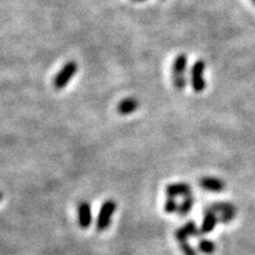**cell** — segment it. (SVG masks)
<instances>
[{
  "mask_svg": "<svg viewBox=\"0 0 255 255\" xmlns=\"http://www.w3.org/2000/svg\"><path fill=\"white\" fill-rule=\"evenodd\" d=\"M138 106H140V103H138V101L136 98H126L120 102V104L117 106V111L121 115L127 116L135 112L138 109Z\"/></svg>",
  "mask_w": 255,
  "mask_h": 255,
  "instance_id": "obj_10",
  "label": "cell"
},
{
  "mask_svg": "<svg viewBox=\"0 0 255 255\" xmlns=\"http://www.w3.org/2000/svg\"><path fill=\"white\" fill-rule=\"evenodd\" d=\"M198 249H200L201 253L211 255L215 252V245L211 240H201L198 242Z\"/></svg>",
  "mask_w": 255,
  "mask_h": 255,
  "instance_id": "obj_13",
  "label": "cell"
},
{
  "mask_svg": "<svg viewBox=\"0 0 255 255\" xmlns=\"http://www.w3.org/2000/svg\"><path fill=\"white\" fill-rule=\"evenodd\" d=\"M217 221H219V219H217L216 212L211 211V209H206L205 217H203L202 226H201L200 231H198V235L208 234V233H211L212 231H214Z\"/></svg>",
  "mask_w": 255,
  "mask_h": 255,
  "instance_id": "obj_7",
  "label": "cell"
},
{
  "mask_svg": "<svg viewBox=\"0 0 255 255\" xmlns=\"http://www.w3.org/2000/svg\"><path fill=\"white\" fill-rule=\"evenodd\" d=\"M132 1H146V0H132Z\"/></svg>",
  "mask_w": 255,
  "mask_h": 255,
  "instance_id": "obj_17",
  "label": "cell"
},
{
  "mask_svg": "<svg viewBox=\"0 0 255 255\" xmlns=\"http://www.w3.org/2000/svg\"><path fill=\"white\" fill-rule=\"evenodd\" d=\"M192 235H198V231L194 221H189V222H187L183 227H181V228H178L175 232V239L178 242H182V241H187V239L189 236H192Z\"/></svg>",
  "mask_w": 255,
  "mask_h": 255,
  "instance_id": "obj_8",
  "label": "cell"
},
{
  "mask_svg": "<svg viewBox=\"0 0 255 255\" xmlns=\"http://www.w3.org/2000/svg\"><path fill=\"white\" fill-rule=\"evenodd\" d=\"M235 214H236V212H226V214H221L220 217H217V219H219V222L221 223H228L232 220H234Z\"/></svg>",
  "mask_w": 255,
  "mask_h": 255,
  "instance_id": "obj_16",
  "label": "cell"
},
{
  "mask_svg": "<svg viewBox=\"0 0 255 255\" xmlns=\"http://www.w3.org/2000/svg\"><path fill=\"white\" fill-rule=\"evenodd\" d=\"M116 202L113 200H106L101 207L97 221H96V228L98 232H104L109 228L110 222H111V216L116 212Z\"/></svg>",
  "mask_w": 255,
  "mask_h": 255,
  "instance_id": "obj_2",
  "label": "cell"
},
{
  "mask_svg": "<svg viewBox=\"0 0 255 255\" xmlns=\"http://www.w3.org/2000/svg\"><path fill=\"white\" fill-rule=\"evenodd\" d=\"M1 198H2V194H1V192H0V201H1Z\"/></svg>",
  "mask_w": 255,
  "mask_h": 255,
  "instance_id": "obj_18",
  "label": "cell"
},
{
  "mask_svg": "<svg viewBox=\"0 0 255 255\" xmlns=\"http://www.w3.org/2000/svg\"><path fill=\"white\" fill-rule=\"evenodd\" d=\"M91 206L86 201H82L78 205V225L82 229H87L91 225Z\"/></svg>",
  "mask_w": 255,
  "mask_h": 255,
  "instance_id": "obj_5",
  "label": "cell"
},
{
  "mask_svg": "<svg viewBox=\"0 0 255 255\" xmlns=\"http://www.w3.org/2000/svg\"><path fill=\"white\" fill-rule=\"evenodd\" d=\"M178 243H180V247L182 249L184 255H196L195 249L192 248L187 241H182V242H178Z\"/></svg>",
  "mask_w": 255,
  "mask_h": 255,
  "instance_id": "obj_15",
  "label": "cell"
},
{
  "mask_svg": "<svg viewBox=\"0 0 255 255\" xmlns=\"http://www.w3.org/2000/svg\"><path fill=\"white\" fill-rule=\"evenodd\" d=\"M200 186L207 191L220 192L225 189V183L220 178L215 177H202L200 180Z\"/></svg>",
  "mask_w": 255,
  "mask_h": 255,
  "instance_id": "obj_9",
  "label": "cell"
},
{
  "mask_svg": "<svg viewBox=\"0 0 255 255\" xmlns=\"http://www.w3.org/2000/svg\"><path fill=\"white\" fill-rule=\"evenodd\" d=\"M206 64L203 61H196L191 69V84L194 91L202 92L206 89V81L203 78V71Z\"/></svg>",
  "mask_w": 255,
  "mask_h": 255,
  "instance_id": "obj_4",
  "label": "cell"
},
{
  "mask_svg": "<svg viewBox=\"0 0 255 255\" xmlns=\"http://www.w3.org/2000/svg\"><path fill=\"white\" fill-rule=\"evenodd\" d=\"M77 71H78V65L76 62H69V63L65 64L63 69L57 73L55 79H53V86H55V89L57 90L64 89Z\"/></svg>",
  "mask_w": 255,
  "mask_h": 255,
  "instance_id": "obj_3",
  "label": "cell"
},
{
  "mask_svg": "<svg viewBox=\"0 0 255 255\" xmlns=\"http://www.w3.org/2000/svg\"><path fill=\"white\" fill-rule=\"evenodd\" d=\"M208 209H211V211H212L214 212H220V215L226 214V212H236L235 206L231 205V203H226V202L214 203V205H212Z\"/></svg>",
  "mask_w": 255,
  "mask_h": 255,
  "instance_id": "obj_12",
  "label": "cell"
},
{
  "mask_svg": "<svg viewBox=\"0 0 255 255\" xmlns=\"http://www.w3.org/2000/svg\"><path fill=\"white\" fill-rule=\"evenodd\" d=\"M178 205L177 202L175 201L174 197H168L167 198L166 203H164V212H168V214H171V212H177Z\"/></svg>",
  "mask_w": 255,
  "mask_h": 255,
  "instance_id": "obj_14",
  "label": "cell"
},
{
  "mask_svg": "<svg viewBox=\"0 0 255 255\" xmlns=\"http://www.w3.org/2000/svg\"><path fill=\"white\" fill-rule=\"evenodd\" d=\"M192 205H194V198H192L191 195H188V196L184 197L183 202L178 206V215H180V216H186L187 214H189L192 208Z\"/></svg>",
  "mask_w": 255,
  "mask_h": 255,
  "instance_id": "obj_11",
  "label": "cell"
},
{
  "mask_svg": "<svg viewBox=\"0 0 255 255\" xmlns=\"http://www.w3.org/2000/svg\"><path fill=\"white\" fill-rule=\"evenodd\" d=\"M187 63H188V58L184 53H181L175 58L172 64V84L177 90H183L187 85V78L184 76Z\"/></svg>",
  "mask_w": 255,
  "mask_h": 255,
  "instance_id": "obj_1",
  "label": "cell"
},
{
  "mask_svg": "<svg viewBox=\"0 0 255 255\" xmlns=\"http://www.w3.org/2000/svg\"><path fill=\"white\" fill-rule=\"evenodd\" d=\"M166 194L168 197L176 196H188L191 194V187L187 183H172L167 186Z\"/></svg>",
  "mask_w": 255,
  "mask_h": 255,
  "instance_id": "obj_6",
  "label": "cell"
},
{
  "mask_svg": "<svg viewBox=\"0 0 255 255\" xmlns=\"http://www.w3.org/2000/svg\"><path fill=\"white\" fill-rule=\"evenodd\" d=\"M252 1H253V4L255 5V0H252Z\"/></svg>",
  "mask_w": 255,
  "mask_h": 255,
  "instance_id": "obj_19",
  "label": "cell"
}]
</instances>
